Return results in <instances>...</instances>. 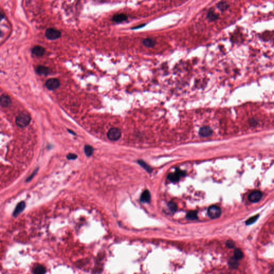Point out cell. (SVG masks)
Wrapping results in <instances>:
<instances>
[{
  "label": "cell",
  "mask_w": 274,
  "mask_h": 274,
  "mask_svg": "<svg viewBox=\"0 0 274 274\" xmlns=\"http://www.w3.org/2000/svg\"><path fill=\"white\" fill-rule=\"evenodd\" d=\"M3 17H4V16H3V15H2L1 13H0V22H1V21L3 18Z\"/></svg>",
  "instance_id": "obj_29"
},
{
  "label": "cell",
  "mask_w": 274,
  "mask_h": 274,
  "mask_svg": "<svg viewBox=\"0 0 274 274\" xmlns=\"http://www.w3.org/2000/svg\"><path fill=\"white\" fill-rule=\"evenodd\" d=\"M60 83L59 79L56 78H51L47 80L46 83V86L50 90H54L59 88Z\"/></svg>",
  "instance_id": "obj_5"
},
{
  "label": "cell",
  "mask_w": 274,
  "mask_h": 274,
  "mask_svg": "<svg viewBox=\"0 0 274 274\" xmlns=\"http://www.w3.org/2000/svg\"><path fill=\"white\" fill-rule=\"evenodd\" d=\"M234 257L238 260L243 259L244 257L243 253L240 249H235Z\"/></svg>",
  "instance_id": "obj_22"
},
{
  "label": "cell",
  "mask_w": 274,
  "mask_h": 274,
  "mask_svg": "<svg viewBox=\"0 0 274 274\" xmlns=\"http://www.w3.org/2000/svg\"><path fill=\"white\" fill-rule=\"evenodd\" d=\"M127 19V16L124 13L116 14L114 15L113 18V21L116 23H118L125 21Z\"/></svg>",
  "instance_id": "obj_9"
},
{
  "label": "cell",
  "mask_w": 274,
  "mask_h": 274,
  "mask_svg": "<svg viewBox=\"0 0 274 274\" xmlns=\"http://www.w3.org/2000/svg\"><path fill=\"white\" fill-rule=\"evenodd\" d=\"M263 194L260 191H254L249 194V199L252 202H257L261 200Z\"/></svg>",
  "instance_id": "obj_6"
},
{
  "label": "cell",
  "mask_w": 274,
  "mask_h": 274,
  "mask_svg": "<svg viewBox=\"0 0 274 274\" xmlns=\"http://www.w3.org/2000/svg\"><path fill=\"white\" fill-rule=\"evenodd\" d=\"M229 265L230 266V267L232 268H234V269L237 268L238 267V265H239L238 262V260H237L236 258H234V257L232 258L229 260Z\"/></svg>",
  "instance_id": "obj_20"
},
{
  "label": "cell",
  "mask_w": 274,
  "mask_h": 274,
  "mask_svg": "<svg viewBox=\"0 0 274 274\" xmlns=\"http://www.w3.org/2000/svg\"><path fill=\"white\" fill-rule=\"evenodd\" d=\"M46 36L50 40H54L59 39L61 36L60 31L54 28H49L46 32Z\"/></svg>",
  "instance_id": "obj_4"
},
{
  "label": "cell",
  "mask_w": 274,
  "mask_h": 274,
  "mask_svg": "<svg viewBox=\"0 0 274 274\" xmlns=\"http://www.w3.org/2000/svg\"><path fill=\"white\" fill-rule=\"evenodd\" d=\"M180 177H181L176 172L175 173H169L168 176V178L169 179L170 181L173 182H178Z\"/></svg>",
  "instance_id": "obj_16"
},
{
  "label": "cell",
  "mask_w": 274,
  "mask_h": 274,
  "mask_svg": "<svg viewBox=\"0 0 274 274\" xmlns=\"http://www.w3.org/2000/svg\"><path fill=\"white\" fill-rule=\"evenodd\" d=\"M208 214L212 219H217L221 215V210L219 207L212 206L208 210Z\"/></svg>",
  "instance_id": "obj_3"
},
{
  "label": "cell",
  "mask_w": 274,
  "mask_h": 274,
  "mask_svg": "<svg viewBox=\"0 0 274 274\" xmlns=\"http://www.w3.org/2000/svg\"><path fill=\"white\" fill-rule=\"evenodd\" d=\"M217 7L219 9L221 10L222 11H224L228 9L229 6L227 3L225 2H221L217 4Z\"/></svg>",
  "instance_id": "obj_23"
},
{
  "label": "cell",
  "mask_w": 274,
  "mask_h": 274,
  "mask_svg": "<svg viewBox=\"0 0 274 274\" xmlns=\"http://www.w3.org/2000/svg\"><path fill=\"white\" fill-rule=\"evenodd\" d=\"M68 131H69V132L70 133H72V135H76V134L74 132H73L72 130H69Z\"/></svg>",
  "instance_id": "obj_30"
},
{
  "label": "cell",
  "mask_w": 274,
  "mask_h": 274,
  "mask_svg": "<svg viewBox=\"0 0 274 274\" xmlns=\"http://www.w3.org/2000/svg\"><path fill=\"white\" fill-rule=\"evenodd\" d=\"M227 246L229 248L232 249V248H234V246H235V244H234V242L232 241V240H229L227 243Z\"/></svg>",
  "instance_id": "obj_28"
},
{
  "label": "cell",
  "mask_w": 274,
  "mask_h": 274,
  "mask_svg": "<svg viewBox=\"0 0 274 274\" xmlns=\"http://www.w3.org/2000/svg\"><path fill=\"white\" fill-rule=\"evenodd\" d=\"M121 131L118 128H111L108 131L107 133V137L108 139L111 141L118 140L121 137Z\"/></svg>",
  "instance_id": "obj_2"
},
{
  "label": "cell",
  "mask_w": 274,
  "mask_h": 274,
  "mask_svg": "<svg viewBox=\"0 0 274 274\" xmlns=\"http://www.w3.org/2000/svg\"><path fill=\"white\" fill-rule=\"evenodd\" d=\"M199 133L202 137H208L212 135V130L209 126H203L200 128Z\"/></svg>",
  "instance_id": "obj_7"
},
{
  "label": "cell",
  "mask_w": 274,
  "mask_h": 274,
  "mask_svg": "<svg viewBox=\"0 0 274 274\" xmlns=\"http://www.w3.org/2000/svg\"><path fill=\"white\" fill-rule=\"evenodd\" d=\"M219 16L213 10H210L208 12L207 17L210 21H215L219 18Z\"/></svg>",
  "instance_id": "obj_14"
},
{
  "label": "cell",
  "mask_w": 274,
  "mask_h": 274,
  "mask_svg": "<svg viewBox=\"0 0 274 274\" xmlns=\"http://www.w3.org/2000/svg\"><path fill=\"white\" fill-rule=\"evenodd\" d=\"M25 203L24 202H21L19 203L17 206L16 207L15 210H14V212L13 213V215L14 216H17L20 213L23 211L24 209L25 208Z\"/></svg>",
  "instance_id": "obj_10"
},
{
  "label": "cell",
  "mask_w": 274,
  "mask_h": 274,
  "mask_svg": "<svg viewBox=\"0 0 274 274\" xmlns=\"http://www.w3.org/2000/svg\"><path fill=\"white\" fill-rule=\"evenodd\" d=\"M11 103V100L8 96H3L0 98V103L2 106H8Z\"/></svg>",
  "instance_id": "obj_13"
},
{
  "label": "cell",
  "mask_w": 274,
  "mask_h": 274,
  "mask_svg": "<svg viewBox=\"0 0 274 274\" xmlns=\"http://www.w3.org/2000/svg\"><path fill=\"white\" fill-rule=\"evenodd\" d=\"M31 121V117L28 114L23 113L19 115L16 118V124L19 127H25L29 124Z\"/></svg>",
  "instance_id": "obj_1"
},
{
  "label": "cell",
  "mask_w": 274,
  "mask_h": 274,
  "mask_svg": "<svg viewBox=\"0 0 274 274\" xmlns=\"http://www.w3.org/2000/svg\"><path fill=\"white\" fill-rule=\"evenodd\" d=\"M259 217V215H257L254 216L253 217H251V218H249V219H248L246 221V225H251L254 223V222H256V221L258 219V217Z\"/></svg>",
  "instance_id": "obj_25"
},
{
  "label": "cell",
  "mask_w": 274,
  "mask_h": 274,
  "mask_svg": "<svg viewBox=\"0 0 274 274\" xmlns=\"http://www.w3.org/2000/svg\"><path fill=\"white\" fill-rule=\"evenodd\" d=\"M84 152H85V154L86 155V156H91L93 154L94 148L92 146L90 145H86L84 147Z\"/></svg>",
  "instance_id": "obj_18"
},
{
  "label": "cell",
  "mask_w": 274,
  "mask_h": 274,
  "mask_svg": "<svg viewBox=\"0 0 274 274\" xmlns=\"http://www.w3.org/2000/svg\"><path fill=\"white\" fill-rule=\"evenodd\" d=\"M168 207H169L170 210L173 212H176L177 210L178 207H177V205L173 201L169 202L168 204Z\"/></svg>",
  "instance_id": "obj_24"
},
{
  "label": "cell",
  "mask_w": 274,
  "mask_h": 274,
  "mask_svg": "<svg viewBox=\"0 0 274 274\" xmlns=\"http://www.w3.org/2000/svg\"><path fill=\"white\" fill-rule=\"evenodd\" d=\"M140 201L144 203H149L151 200V193L149 191L146 190L142 192L140 197Z\"/></svg>",
  "instance_id": "obj_8"
},
{
  "label": "cell",
  "mask_w": 274,
  "mask_h": 274,
  "mask_svg": "<svg viewBox=\"0 0 274 274\" xmlns=\"http://www.w3.org/2000/svg\"><path fill=\"white\" fill-rule=\"evenodd\" d=\"M2 35V32H1V31L0 30V37H1Z\"/></svg>",
  "instance_id": "obj_31"
},
{
  "label": "cell",
  "mask_w": 274,
  "mask_h": 274,
  "mask_svg": "<svg viewBox=\"0 0 274 274\" xmlns=\"http://www.w3.org/2000/svg\"><path fill=\"white\" fill-rule=\"evenodd\" d=\"M77 155L76 154H74V153H69L68 154V155L67 156V157L68 159V160H76L77 159Z\"/></svg>",
  "instance_id": "obj_26"
},
{
  "label": "cell",
  "mask_w": 274,
  "mask_h": 274,
  "mask_svg": "<svg viewBox=\"0 0 274 274\" xmlns=\"http://www.w3.org/2000/svg\"><path fill=\"white\" fill-rule=\"evenodd\" d=\"M187 219L190 220H195L198 219V212L197 211H190L186 215Z\"/></svg>",
  "instance_id": "obj_17"
},
{
  "label": "cell",
  "mask_w": 274,
  "mask_h": 274,
  "mask_svg": "<svg viewBox=\"0 0 274 274\" xmlns=\"http://www.w3.org/2000/svg\"><path fill=\"white\" fill-rule=\"evenodd\" d=\"M176 173H177L178 175L180 177H183V176H185L186 175V172L185 171H183V170H181V169H179L178 168H177L176 169Z\"/></svg>",
  "instance_id": "obj_27"
},
{
  "label": "cell",
  "mask_w": 274,
  "mask_h": 274,
  "mask_svg": "<svg viewBox=\"0 0 274 274\" xmlns=\"http://www.w3.org/2000/svg\"><path fill=\"white\" fill-rule=\"evenodd\" d=\"M138 163L140 166H142L148 173H151L152 172V171H153L152 168L149 165H148L147 163H146L145 161L140 160L138 161Z\"/></svg>",
  "instance_id": "obj_15"
},
{
  "label": "cell",
  "mask_w": 274,
  "mask_h": 274,
  "mask_svg": "<svg viewBox=\"0 0 274 274\" xmlns=\"http://www.w3.org/2000/svg\"><path fill=\"white\" fill-rule=\"evenodd\" d=\"M32 52L35 55L37 56H42L45 52V50L42 47L38 46L34 47L32 50Z\"/></svg>",
  "instance_id": "obj_11"
},
{
  "label": "cell",
  "mask_w": 274,
  "mask_h": 274,
  "mask_svg": "<svg viewBox=\"0 0 274 274\" xmlns=\"http://www.w3.org/2000/svg\"><path fill=\"white\" fill-rule=\"evenodd\" d=\"M46 272V270L45 268L41 265L37 266L34 270V273L35 274H44Z\"/></svg>",
  "instance_id": "obj_19"
},
{
  "label": "cell",
  "mask_w": 274,
  "mask_h": 274,
  "mask_svg": "<svg viewBox=\"0 0 274 274\" xmlns=\"http://www.w3.org/2000/svg\"><path fill=\"white\" fill-rule=\"evenodd\" d=\"M48 68L43 66H39L37 68V72L41 74H47L49 73Z\"/></svg>",
  "instance_id": "obj_21"
},
{
  "label": "cell",
  "mask_w": 274,
  "mask_h": 274,
  "mask_svg": "<svg viewBox=\"0 0 274 274\" xmlns=\"http://www.w3.org/2000/svg\"><path fill=\"white\" fill-rule=\"evenodd\" d=\"M142 43H143V45L145 46L149 47V48H152V47H153L155 45L156 41L153 39L147 38V39H145L143 40Z\"/></svg>",
  "instance_id": "obj_12"
}]
</instances>
